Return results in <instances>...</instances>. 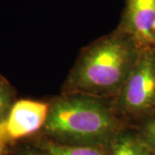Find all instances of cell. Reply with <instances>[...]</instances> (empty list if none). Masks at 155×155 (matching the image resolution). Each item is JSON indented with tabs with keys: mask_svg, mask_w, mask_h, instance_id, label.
<instances>
[{
	"mask_svg": "<svg viewBox=\"0 0 155 155\" xmlns=\"http://www.w3.org/2000/svg\"><path fill=\"white\" fill-rule=\"evenodd\" d=\"M142 127L140 138L147 145L148 149L155 154V115L150 116Z\"/></svg>",
	"mask_w": 155,
	"mask_h": 155,
	"instance_id": "9",
	"label": "cell"
},
{
	"mask_svg": "<svg viewBox=\"0 0 155 155\" xmlns=\"http://www.w3.org/2000/svg\"><path fill=\"white\" fill-rule=\"evenodd\" d=\"M118 28L140 48L155 50V0H126Z\"/></svg>",
	"mask_w": 155,
	"mask_h": 155,
	"instance_id": "5",
	"label": "cell"
},
{
	"mask_svg": "<svg viewBox=\"0 0 155 155\" xmlns=\"http://www.w3.org/2000/svg\"><path fill=\"white\" fill-rule=\"evenodd\" d=\"M111 104L119 116L126 119L155 115L154 49H142L132 72Z\"/></svg>",
	"mask_w": 155,
	"mask_h": 155,
	"instance_id": "3",
	"label": "cell"
},
{
	"mask_svg": "<svg viewBox=\"0 0 155 155\" xmlns=\"http://www.w3.org/2000/svg\"><path fill=\"white\" fill-rule=\"evenodd\" d=\"M106 100L63 93L50 103L41 130L57 143L110 148L124 126L112 104Z\"/></svg>",
	"mask_w": 155,
	"mask_h": 155,
	"instance_id": "2",
	"label": "cell"
},
{
	"mask_svg": "<svg viewBox=\"0 0 155 155\" xmlns=\"http://www.w3.org/2000/svg\"><path fill=\"white\" fill-rule=\"evenodd\" d=\"M14 103V90L0 75V122L5 117Z\"/></svg>",
	"mask_w": 155,
	"mask_h": 155,
	"instance_id": "8",
	"label": "cell"
},
{
	"mask_svg": "<svg viewBox=\"0 0 155 155\" xmlns=\"http://www.w3.org/2000/svg\"><path fill=\"white\" fill-rule=\"evenodd\" d=\"M141 51L130 35L117 27L82 50L65 82L63 93L113 99Z\"/></svg>",
	"mask_w": 155,
	"mask_h": 155,
	"instance_id": "1",
	"label": "cell"
},
{
	"mask_svg": "<svg viewBox=\"0 0 155 155\" xmlns=\"http://www.w3.org/2000/svg\"><path fill=\"white\" fill-rule=\"evenodd\" d=\"M150 150L140 135L127 132L125 128L110 147V155H149Z\"/></svg>",
	"mask_w": 155,
	"mask_h": 155,
	"instance_id": "6",
	"label": "cell"
},
{
	"mask_svg": "<svg viewBox=\"0 0 155 155\" xmlns=\"http://www.w3.org/2000/svg\"><path fill=\"white\" fill-rule=\"evenodd\" d=\"M8 147L7 145L4 144L3 142L0 141V155H6L8 153Z\"/></svg>",
	"mask_w": 155,
	"mask_h": 155,
	"instance_id": "11",
	"label": "cell"
},
{
	"mask_svg": "<svg viewBox=\"0 0 155 155\" xmlns=\"http://www.w3.org/2000/svg\"><path fill=\"white\" fill-rule=\"evenodd\" d=\"M41 151L47 155H110V148L64 145L47 140L41 143Z\"/></svg>",
	"mask_w": 155,
	"mask_h": 155,
	"instance_id": "7",
	"label": "cell"
},
{
	"mask_svg": "<svg viewBox=\"0 0 155 155\" xmlns=\"http://www.w3.org/2000/svg\"><path fill=\"white\" fill-rule=\"evenodd\" d=\"M50 103L30 99L16 101L0 122V141L8 145L41 130Z\"/></svg>",
	"mask_w": 155,
	"mask_h": 155,
	"instance_id": "4",
	"label": "cell"
},
{
	"mask_svg": "<svg viewBox=\"0 0 155 155\" xmlns=\"http://www.w3.org/2000/svg\"><path fill=\"white\" fill-rule=\"evenodd\" d=\"M17 155H47L43 151H38V150L32 149V148H25L21 150Z\"/></svg>",
	"mask_w": 155,
	"mask_h": 155,
	"instance_id": "10",
	"label": "cell"
},
{
	"mask_svg": "<svg viewBox=\"0 0 155 155\" xmlns=\"http://www.w3.org/2000/svg\"><path fill=\"white\" fill-rule=\"evenodd\" d=\"M149 155H155V154H153V153H152V152H151V151H150V153H149Z\"/></svg>",
	"mask_w": 155,
	"mask_h": 155,
	"instance_id": "12",
	"label": "cell"
}]
</instances>
